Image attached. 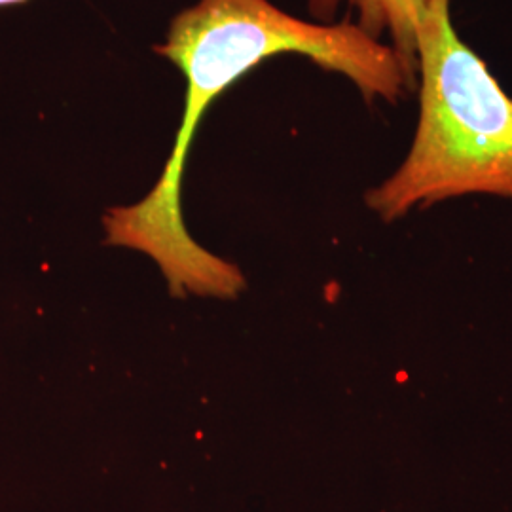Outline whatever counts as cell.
Instances as JSON below:
<instances>
[{"instance_id":"1","label":"cell","mask_w":512,"mask_h":512,"mask_svg":"<svg viewBox=\"0 0 512 512\" xmlns=\"http://www.w3.org/2000/svg\"><path fill=\"white\" fill-rule=\"evenodd\" d=\"M154 52L179 67L186 80L181 128L156 186L141 202L110 209L103 224L109 245L152 256L175 296L234 298L245 285L238 266L190 238L181 209L188 150L219 95L262 61L283 54L304 55L321 69L342 74L366 103L395 105L412 90L393 48L353 21L296 18L272 0H198L171 19Z\"/></svg>"},{"instance_id":"2","label":"cell","mask_w":512,"mask_h":512,"mask_svg":"<svg viewBox=\"0 0 512 512\" xmlns=\"http://www.w3.org/2000/svg\"><path fill=\"white\" fill-rule=\"evenodd\" d=\"M420 114L410 150L366 205L385 222L486 194L512 202V97L454 27L452 0H429L416 44Z\"/></svg>"},{"instance_id":"3","label":"cell","mask_w":512,"mask_h":512,"mask_svg":"<svg viewBox=\"0 0 512 512\" xmlns=\"http://www.w3.org/2000/svg\"><path fill=\"white\" fill-rule=\"evenodd\" d=\"M429 0H308L319 23H330L340 8L361 31L387 46L401 59L404 73L416 88V44Z\"/></svg>"},{"instance_id":"4","label":"cell","mask_w":512,"mask_h":512,"mask_svg":"<svg viewBox=\"0 0 512 512\" xmlns=\"http://www.w3.org/2000/svg\"><path fill=\"white\" fill-rule=\"evenodd\" d=\"M19 2H27V0H0V6H8V4H19Z\"/></svg>"}]
</instances>
